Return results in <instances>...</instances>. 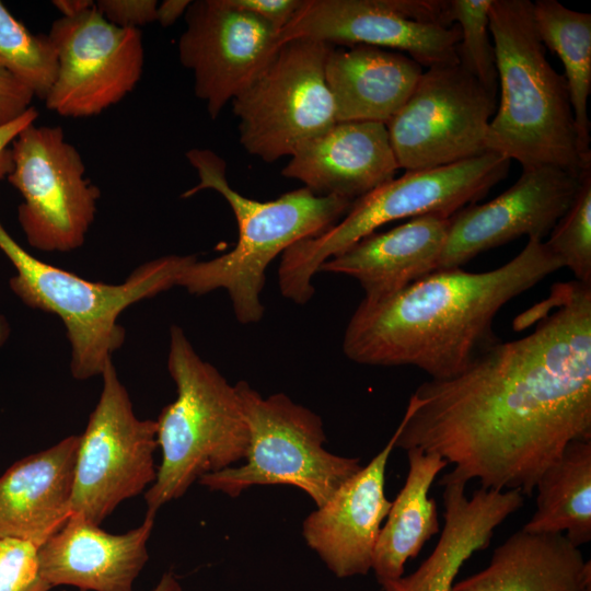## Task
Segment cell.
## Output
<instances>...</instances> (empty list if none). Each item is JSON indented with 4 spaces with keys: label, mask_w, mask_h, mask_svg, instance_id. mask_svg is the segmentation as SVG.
Instances as JSON below:
<instances>
[{
    "label": "cell",
    "mask_w": 591,
    "mask_h": 591,
    "mask_svg": "<svg viewBox=\"0 0 591 591\" xmlns=\"http://www.w3.org/2000/svg\"><path fill=\"white\" fill-rule=\"evenodd\" d=\"M552 301L556 311L531 334L410 396L395 448L454 465L439 485L477 480L531 497L569 442L591 440V285L556 283Z\"/></svg>",
    "instance_id": "cell-1"
},
{
    "label": "cell",
    "mask_w": 591,
    "mask_h": 591,
    "mask_svg": "<svg viewBox=\"0 0 591 591\" xmlns=\"http://www.w3.org/2000/svg\"><path fill=\"white\" fill-rule=\"evenodd\" d=\"M563 268L543 240L529 237L511 260L493 270L439 269L401 291L359 303L345 331L346 357L368 366H412L430 379L463 371L500 341L499 310Z\"/></svg>",
    "instance_id": "cell-2"
},
{
    "label": "cell",
    "mask_w": 591,
    "mask_h": 591,
    "mask_svg": "<svg viewBox=\"0 0 591 591\" xmlns=\"http://www.w3.org/2000/svg\"><path fill=\"white\" fill-rule=\"evenodd\" d=\"M488 16L500 101L488 125L487 151L522 169L553 166L580 175L591 166L581 161L566 80L546 58L533 2L491 0Z\"/></svg>",
    "instance_id": "cell-3"
},
{
    "label": "cell",
    "mask_w": 591,
    "mask_h": 591,
    "mask_svg": "<svg viewBox=\"0 0 591 591\" xmlns=\"http://www.w3.org/2000/svg\"><path fill=\"white\" fill-rule=\"evenodd\" d=\"M199 183L185 192L188 198L199 190L219 193L232 209L239 228L234 248L209 260L194 258L182 269L176 286L202 296L217 289L228 291L241 324L263 318L260 293L267 266L296 242L317 236L336 224L349 210L351 200L316 195L306 187L288 192L269 201L241 195L227 178V163L208 149L186 153Z\"/></svg>",
    "instance_id": "cell-4"
},
{
    "label": "cell",
    "mask_w": 591,
    "mask_h": 591,
    "mask_svg": "<svg viewBox=\"0 0 591 591\" xmlns=\"http://www.w3.org/2000/svg\"><path fill=\"white\" fill-rule=\"evenodd\" d=\"M167 370L177 396L155 420L162 460L144 494L147 511L155 514L204 475L244 460L250 441L235 385L198 356L177 325L170 329Z\"/></svg>",
    "instance_id": "cell-5"
},
{
    "label": "cell",
    "mask_w": 591,
    "mask_h": 591,
    "mask_svg": "<svg viewBox=\"0 0 591 591\" xmlns=\"http://www.w3.org/2000/svg\"><path fill=\"white\" fill-rule=\"evenodd\" d=\"M0 250L16 269L9 286L27 306L58 316L71 346L77 380L101 375L125 341L118 318L131 304L176 286L194 256L169 255L137 267L119 285L86 280L25 251L0 221Z\"/></svg>",
    "instance_id": "cell-6"
},
{
    "label": "cell",
    "mask_w": 591,
    "mask_h": 591,
    "mask_svg": "<svg viewBox=\"0 0 591 591\" xmlns=\"http://www.w3.org/2000/svg\"><path fill=\"white\" fill-rule=\"evenodd\" d=\"M510 160L493 151L449 165L405 171L398 178L356 199L324 233L296 242L281 255V294L305 304L314 294L313 276L327 259L375 232L381 225L425 215L447 218L476 204L509 171Z\"/></svg>",
    "instance_id": "cell-7"
},
{
    "label": "cell",
    "mask_w": 591,
    "mask_h": 591,
    "mask_svg": "<svg viewBox=\"0 0 591 591\" xmlns=\"http://www.w3.org/2000/svg\"><path fill=\"white\" fill-rule=\"evenodd\" d=\"M248 425L245 463L204 475L199 484L231 498L253 486L289 485L323 506L361 467L360 460L328 452L322 418L283 393L264 397L235 384Z\"/></svg>",
    "instance_id": "cell-8"
},
{
    "label": "cell",
    "mask_w": 591,
    "mask_h": 591,
    "mask_svg": "<svg viewBox=\"0 0 591 591\" xmlns=\"http://www.w3.org/2000/svg\"><path fill=\"white\" fill-rule=\"evenodd\" d=\"M332 44L294 38L278 50L257 78L232 100L239 138L252 155L273 163L337 123L325 80Z\"/></svg>",
    "instance_id": "cell-9"
},
{
    "label": "cell",
    "mask_w": 591,
    "mask_h": 591,
    "mask_svg": "<svg viewBox=\"0 0 591 591\" xmlns=\"http://www.w3.org/2000/svg\"><path fill=\"white\" fill-rule=\"evenodd\" d=\"M78 450L71 514L100 525L125 500L143 493L157 477V421L136 416L113 361Z\"/></svg>",
    "instance_id": "cell-10"
},
{
    "label": "cell",
    "mask_w": 591,
    "mask_h": 591,
    "mask_svg": "<svg viewBox=\"0 0 591 591\" xmlns=\"http://www.w3.org/2000/svg\"><path fill=\"white\" fill-rule=\"evenodd\" d=\"M11 146L13 170L8 181L23 197L18 219L28 244L43 252L82 246L101 192L84 176L77 148L60 126L34 124Z\"/></svg>",
    "instance_id": "cell-11"
},
{
    "label": "cell",
    "mask_w": 591,
    "mask_h": 591,
    "mask_svg": "<svg viewBox=\"0 0 591 591\" xmlns=\"http://www.w3.org/2000/svg\"><path fill=\"white\" fill-rule=\"evenodd\" d=\"M495 111L496 97L459 63L428 68L385 124L399 169H432L483 154Z\"/></svg>",
    "instance_id": "cell-12"
},
{
    "label": "cell",
    "mask_w": 591,
    "mask_h": 591,
    "mask_svg": "<svg viewBox=\"0 0 591 591\" xmlns=\"http://www.w3.org/2000/svg\"><path fill=\"white\" fill-rule=\"evenodd\" d=\"M312 38L336 46L405 51L422 67L459 63L461 33L440 0H302L278 44Z\"/></svg>",
    "instance_id": "cell-13"
},
{
    "label": "cell",
    "mask_w": 591,
    "mask_h": 591,
    "mask_svg": "<svg viewBox=\"0 0 591 591\" xmlns=\"http://www.w3.org/2000/svg\"><path fill=\"white\" fill-rule=\"evenodd\" d=\"M57 51L56 80L46 107L66 117H90L120 102L139 82L144 61L140 30L121 28L95 4L55 20L48 33Z\"/></svg>",
    "instance_id": "cell-14"
},
{
    "label": "cell",
    "mask_w": 591,
    "mask_h": 591,
    "mask_svg": "<svg viewBox=\"0 0 591 591\" xmlns=\"http://www.w3.org/2000/svg\"><path fill=\"white\" fill-rule=\"evenodd\" d=\"M178 58L194 74V91L216 119L265 69L279 48L278 31L228 0L192 1Z\"/></svg>",
    "instance_id": "cell-15"
},
{
    "label": "cell",
    "mask_w": 591,
    "mask_h": 591,
    "mask_svg": "<svg viewBox=\"0 0 591 591\" xmlns=\"http://www.w3.org/2000/svg\"><path fill=\"white\" fill-rule=\"evenodd\" d=\"M579 176L553 167L523 169L506 192L449 218L438 268H460L478 254L523 235L543 240L569 208Z\"/></svg>",
    "instance_id": "cell-16"
},
{
    "label": "cell",
    "mask_w": 591,
    "mask_h": 591,
    "mask_svg": "<svg viewBox=\"0 0 591 591\" xmlns=\"http://www.w3.org/2000/svg\"><path fill=\"white\" fill-rule=\"evenodd\" d=\"M396 433L357 473L344 482L303 521L302 535L337 578L364 576L392 501L385 496V473Z\"/></svg>",
    "instance_id": "cell-17"
},
{
    "label": "cell",
    "mask_w": 591,
    "mask_h": 591,
    "mask_svg": "<svg viewBox=\"0 0 591 591\" xmlns=\"http://www.w3.org/2000/svg\"><path fill=\"white\" fill-rule=\"evenodd\" d=\"M155 513L123 534H112L78 514L39 546V576L50 587L80 591H134L148 561Z\"/></svg>",
    "instance_id": "cell-18"
},
{
    "label": "cell",
    "mask_w": 591,
    "mask_h": 591,
    "mask_svg": "<svg viewBox=\"0 0 591 591\" xmlns=\"http://www.w3.org/2000/svg\"><path fill=\"white\" fill-rule=\"evenodd\" d=\"M397 170L385 124L337 121L301 144L281 174L316 195L355 201L395 178Z\"/></svg>",
    "instance_id": "cell-19"
},
{
    "label": "cell",
    "mask_w": 591,
    "mask_h": 591,
    "mask_svg": "<svg viewBox=\"0 0 591 591\" xmlns=\"http://www.w3.org/2000/svg\"><path fill=\"white\" fill-rule=\"evenodd\" d=\"M81 436H69L30 454L0 475V538L42 546L71 515Z\"/></svg>",
    "instance_id": "cell-20"
},
{
    "label": "cell",
    "mask_w": 591,
    "mask_h": 591,
    "mask_svg": "<svg viewBox=\"0 0 591 591\" xmlns=\"http://www.w3.org/2000/svg\"><path fill=\"white\" fill-rule=\"evenodd\" d=\"M449 218L425 215L389 231L373 232L324 262L320 271L356 279L364 299L392 296L438 268Z\"/></svg>",
    "instance_id": "cell-21"
},
{
    "label": "cell",
    "mask_w": 591,
    "mask_h": 591,
    "mask_svg": "<svg viewBox=\"0 0 591 591\" xmlns=\"http://www.w3.org/2000/svg\"><path fill=\"white\" fill-rule=\"evenodd\" d=\"M424 67L406 54L369 45H333L325 62L337 121L386 124L415 90Z\"/></svg>",
    "instance_id": "cell-22"
},
{
    "label": "cell",
    "mask_w": 591,
    "mask_h": 591,
    "mask_svg": "<svg viewBox=\"0 0 591 591\" xmlns=\"http://www.w3.org/2000/svg\"><path fill=\"white\" fill-rule=\"evenodd\" d=\"M451 591H591V561L564 534L521 529Z\"/></svg>",
    "instance_id": "cell-23"
},
{
    "label": "cell",
    "mask_w": 591,
    "mask_h": 591,
    "mask_svg": "<svg viewBox=\"0 0 591 591\" xmlns=\"http://www.w3.org/2000/svg\"><path fill=\"white\" fill-rule=\"evenodd\" d=\"M443 528L431 554L408 576L381 582L383 591H451L466 560L488 547L495 530L511 515L500 494L465 486H443Z\"/></svg>",
    "instance_id": "cell-24"
},
{
    "label": "cell",
    "mask_w": 591,
    "mask_h": 591,
    "mask_svg": "<svg viewBox=\"0 0 591 591\" xmlns=\"http://www.w3.org/2000/svg\"><path fill=\"white\" fill-rule=\"evenodd\" d=\"M406 452L407 476L392 501L373 553L371 570L379 583L402 577L406 563L416 558L425 544L440 533L437 502L429 497V490L449 464L438 454L418 448Z\"/></svg>",
    "instance_id": "cell-25"
},
{
    "label": "cell",
    "mask_w": 591,
    "mask_h": 591,
    "mask_svg": "<svg viewBox=\"0 0 591 591\" xmlns=\"http://www.w3.org/2000/svg\"><path fill=\"white\" fill-rule=\"evenodd\" d=\"M534 489L536 509L523 530L564 534L578 547L591 541V440L569 442Z\"/></svg>",
    "instance_id": "cell-26"
},
{
    "label": "cell",
    "mask_w": 591,
    "mask_h": 591,
    "mask_svg": "<svg viewBox=\"0 0 591 591\" xmlns=\"http://www.w3.org/2000/svg\"><path fill=\"white\" fill-rule=\"evenodd\" d=\"M537 34L561 60L582 163L591 166L588 97L591 93V14L556 0L533 2Z\"/></svg>",
    "instance_id": "cell-27"
},
{
    "label": "cell",
    "mask_w": 591,
    "mask_h": 591,
    "mask_svg": "<svg viewBox=\"0 0 591 591\" xmlns=\"http://www.w3.org/2000/svg\"><path fill=\"white\" fill-rule=\"evenodd\" d=\"M0 66L45 101L57 76V51L48 35L33 34L0 1Z\"/></svg>",
    "instance_id": "cell-28"
},
{
    "label": "cell",
    "mask_w": 591,
    "mask_h": 591,
    "mask_svg": "<svg viewBox=\"0 0 591 591\" xmlns=\"http://www.w3.org/2000/svg\"><path fill=\"white\" fill-rule=\"evenodd\" d=\"M491 0L447 1V19L455 22L461 37L456 46L459 65L471 73L494 97L498 92V73L489 32Z\"/></svg>",
    "instance_id": "cell-29"
},
{
    "label": "cell",
    "mask_w": 591,
    "mask_h": 591,
    "mask_svg": "<svg viewBox=\"0 0 591 591\" xmlns=\"http://www.w3.org/2000/svg\"><path fill=\"white\" fill-rule=\"evenodd\" d=\"M544 243L577 281L591 285V167L580 173L569 208Z\"/></svg>",
    "instance_id": "cell-30"
},
{
    "label": "cell",
    "mask_w": 591,
    "mask_h": 591,
    "mask_svg": "<svg viewBox=\"0 0 591 591\" xmlns=\"http://www.w3.org/2000/svg\"><path fill=\"white\" fill-rule=\"evenodd\" d=\"M38 551L26 540L0 538V591H31L40 581Z\"/></svg>",
    "instance_id": "cell-31"
},
{
    "label": "cell",
    "mask_w": 591,
    "mask_h": 591,
    "mask_svg": "<svg viewBox=\"0 0 591 591\" xmlns=\"http://www.w3.org/2000/svg\"><path fill=\"white\" fill-rule=\"evenodd\" d=\"M95 7L106 21L121 28L139 30L157 21L155 0H99Z\"/></svg>",
    "instance_id": "cell-32"
},
{
    "label": "cell",
    "mask_w": 591,
    "mask_h": 591,
    "mask_svg": "<svg viewBox=\"0 0 591 591\" xmlns=\"http://www.w3.org/2000/svg\"><path fill=\"white\" fill-rule=\"evenodd\" d=\"M33 97L27 86L0 66V127L20 118Z\"/></svg>",
    "instance_id": "cell-33"
},
{
    "label": "cell",
    "mask_w": 591,
    "mask_h": 591,
    "mask_svg": "<svg viewBox=\"0 0 591 591\" xmlns=\"http://www.w3.org/2000/svg\"><path fill=\"white\" fill-rule=\"evenodd\" d=\"M232 7L252 13L278 33L292 20L302 4V0H228Z\"/></svg>",
    "instance_id": "cell-34"
},
{
    "label": "cell",
    "mask_w": 591,
    "mask_h": 591,
    "mask_svg": "<svg viewBox=\"0 0 591 591\" xmlns=\"http://www.w3.org/2000/svg\"><path fill=\"white\" fill-rule=\"evenodd\" d=\"M38 112L31 106L20 118L0 127V181L8 178L13 170V155L11 144L19 134L27 126L34 124Z\"/></svg>",
    "instance_id": "cell-35"
},
{
    "label": "cell",
    "mask_w": 591,
    "mask_h": 591,
    "mask_svg": "<svg viewBox=\"0 0 591 591\" xmlns=\"http://www.w3.org/2000/svg\"><path fill=\"white\" fill-rule=\"evenodd\" d=\"M190 2L189 0H164L158 3L155 22L163 27L174 24L179 16L185 14Z\"/></svg>",
    "instance_id": "cell-36"
},
{
    "label": "cell",
    "mask_w": 591,
    "mask_h": 591,
    "mask_svg": "<svg viewBox=\"0 0 591 591\" xmlns=\"http://www.w3.org/2000/svg\"><path fill=\"white\" fill-rule=\"evenodd\" d=\"M53 4L61 16L71 18L91 9L95 3L91 0H54Z\"/></svg>",
    "instance_id": "cell-37"
},
{
    "label": "cell",
    "mask_w": 591,
    "mask_h": 591,
    "mask_svg": "<svg viewBox=\"0 0 591 591\" xmlns=\"http://www.w3.org/2000/svg\"><path fill=\"white\" fill-rule=\"evenodd\" d=\"M150 591H182V588L177 579L171 572H166Z\"/></svg>",
    "instance_id": "cell-38"
},
{
    "label": "cell",
    "mask_w": 591,
    "mask_h": 591,
    "mask_svg": "<svg viewBox=\"0 0 591 591\" xmlns=\"http://www.w3.org/2000/svg\"><path fill=\"white\" fill-rule=\"evenodd\" d=\"M10 324L4 315L0 314V349L3 347V345L7 343L9 336H10Z\"/></svg>",
    "instance_id": "cell-39"
},
{
    "label": "cell",
    "mask_w": 591,
    "mask_h": 591,
    "mask_svg": "<svg viewBox=\"0 0 591 591\" xmlns=\"http://www.w3.org/2000/svg\"><path fill=\"white\" fill-rule=\"evenodd\" d=\"M51 588L43 580L40 581L31 590V591H49Z\"/></svg>",
    "instance_id": "cell-40"
}]
</instances>
